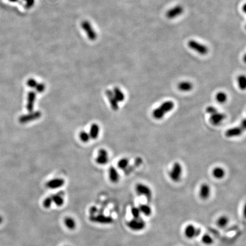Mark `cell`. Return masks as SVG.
Segmentation results:
<instances>
[{
  "label": "cell",
  "mask_w": 246,
  "mask_h": 246,
  "mask_svg": "<svg viewBox=\"0 0 246 246\" xmlns=\"http://www.w3.org/2000/svg\"><path fill=\"white\" fill-rule=\"evenodd\" d=\"M174 107V103L173 102L168 100L163 102L158 107L153 110L152 112L153 117L156 120H161L165 115L171 112Z\"/></svg>",
  "instance_id": "obj_1"
},
{
  "label": "cell",
  "mask_w": 246,
  "mask_h": 246,
  "mask_svg": "<svg viewBox=\"0 0 246 246\" xmlns=\"http://www.w3.org/2000/svg\"><path fill=\"white\" fill-rule=\"evenodd\" d=\"M81 27L89 41H95L97 40V33L90 21L87 20H82Z\"/></svg>",
  "instance_id": "obj_2"
},
{
  "label": "cell",
  "mask_w": 246,
  "mask_h": 246,
  "mask_svg": "<svg viewBox=\"0 0 246 246\" xmlns=\"http://www.w3.org/2000/svg\"><path fill=\"white\" fill-rule=\"evenodd\" d=\"M135 191L138 195L145 197L148 201H151L152 198V190L146 184L142 183L137 184L135 186Z\"/></svg>",
  "instance_id": "obj_3"
},
{
  "label": "cell",
  "mask_w": 246,
  "mask_h": 246,
  "mask_svg": "<svg viewBox=\"0 0 246 246\" xmlns=\"http://www.w3.org/2000/svg\"><path fill=\"white\" fill-rule=\"evenodd\" d=\"M127 225L130 230L135 232L142 231L146 226L145 221L141 217L139 218H133L128 221Z\"/></svg>",
  "instance_id": "obj_4"
},
{
  "label": "cell",
  "mask_w": 246,
  "mask_h": 246,
  "mask_svg": "<svg viewBox=\"0 0 246 246\" xmlns=\"http://www.w3.org/2000/svg\"><path fill=\"white\" fill-rule=\"evenodd\" d=\"M182 167L180 163H174L169 172V177L171 180L174 182H178L182 177Z\"/></svg>",
  "instance_id": "obj_5"
},
{
  "label": "cell",
  "mask_w": 246,
  "mask_h": 246,
  "mask_svg": "<svg viewBox=\"0 0 246 246\" xmlns=\"http://www.w3.org/2000/svg\"><path fill=\"white\" fill-rule=\"evenodd\" d=\"M201 229L193 224H189L186 226L184 231V236L187 239L190 240L197 238L201 234Z\"/></svg>",
  "instance_id": "obj_6"
},
{
  "label": "cell",
  "mask_w": 246,
  "mask_h": 246,
  "mask_svg": "<svg viewBox=\"0 0 246 246\" xmlns=\"http://www.w3.org/2000/svg\"><path fill=\"white\" fill-rule=\"evenodd\" d=\"M187 45L191 50L202 55H206L209 52V48L206 45L195 40H190L188 42Z\"/></svg>",
  "instance_id": "obj_7"
},
{
  "label": "cell",
  "mask_w": 246,
  "mask_h": 246,
  "mask_svg": "<svg viewBox=\"0 0 246 246\" xmlns=\"http://www.w3.org/2000/svg\"><path fill=\"white\" fill-rule=\"evenodd\" d=\"M90 219L93 222L97 223L99 224H102V225H109L113 223V219L108 216L104 215L102 214H99V215H91Z\"/></svg>",
  "instance_id": "obj_8"
},
{
  "label": "cell",
  "mask_w": 246,
  "mask_h": 246,
  "mask_svg": "<svg viewBox=\"0 0 246 246\" xmlns=\"http://www.w3.org/2000/svg\"><path fill=\"white\" fill-rule=\"evenodd\" d=\"M184 9L181 5H176L168 10L166 13V17L169 20L175 19L184 13Z\"/></svg>",
  "instance_id": "obj_9"
},
{
  "label": "cell",
  "mask_w": 246,
  "mask_h": 246,
  "mask_svg": "<svg viewBox=\"0 0 246 246\" xmlns=\"http://www.w3.org/2000/svg\"><path fill=\"white\" fill-rule=\"evenodd\" d=\"M212 189L210 186L206 183L202 184L199 189V197L202 200H207L210 197Z\"/></svg>",
  "instance_id": "obj_10"
},
{
  "label": "cell",
  "mask_w": 246,
  "mask_h": 246,
  "mask_svg": "<svg viewBox=\"0 0 246 246\" xmlns=\"http://www.w3.org/2000/svg\"><path fill=\"white\" fill-rule=\"evenodd\" d=\"M65 184V181L62 178H55L47 182L46 186L50 189H58L62 187Z\"/></svg>",
  "instance_id": "obj_11"
},
{
  "label": "cell",
  "mask_w": 246,
  "mask_h": 246,
  "mask_svg": "<svg viewBox=\"0 0 246 246\" xmlns=\"http://www.w3.org/2000/svg\"><path fill=\"white\" fill-rule=\"evenodd\" d=\"M108 161L109 155L108 152L104 149H101L99 150L97 156L96 158V162L97 164L104 165L108 163Z\"/></svg>",
  "instance_id": "obj_12"
},
{
  "label": "cell",
  "mask_w": 246,
  "mask_h": 246,
  "mask_svg": "<svg viewBox=\"0 0 246 246\" xmlns=\"http://www.w3.org/2000/svg\"><path fill=\"white\" fill-rule=\"evenodd\" d=\"M226 117V116L225 113L218 112V111L217 112L215 113L210 115L209 120L212 124L215 126H217L220 124V123L225 119Z\"/></svg>",
  "instance_id": "obj_13"
},
{
  "label": "cell",
  "mask_w": 246,
  "mask_h": 246,
  "mask_svg": "<svg viewBox=\"0 0 246 246\" xmlns=\"http://www.w3.org/2000/svg\"><path fill=\"white\" fill-rule=\"evenodd\" d=\"M36 92L30 91L28 93L27 97V104H26V109L29 112H33L34 110V103L36 100Z\"/></svg>",
  "instance_id": "obj_14"
},
{
  "label": "cell",
  "mask_w": 246,
  "mask_h": 246,
  "mask_svg": "<svg viewBox=\"0 0 246 246\" xmlns=\"http://www.w3.org/2000/svg\"><path fill=\"white\" fill-rule=\"evenodd\" d=\"M30 113L22 115L20 116L19 119V122L22 124H25L26 123H28L31 121H33L34 120L37 119L38 118H40L41 116V113L38 112H29Z\"/></svg>",
  "instance_id": "obj_15"
},
{
  "label": "cell",
  "mask_w": 246,
  "mask_h": 246,
  "mask_svg": "<svg viewBox=\"0 0 246 246\" xmlns=\"http://www.w3.org/2000/svg\"><path fill=\"white\" fill-rule=\"evenodd\" d=\"M244 130L240 126L237 127H234L227 130L225 132V136L227 137L231 138L234 137L239 136L242 134Z\"/></svg>",
  "instance_id": "obj_16"
},
{
  "label": "cell",
  "mask_w": 246,
  "mask_h": 246,
  "mask_svg": "<svg viewBox=\"0 0 246 246\" xmlns=\"http://www.w3.org/2000/svg\"><path fill=\"white\" fill-rule=\"evenodd\" d=\"M109 180L112 183H117L120 179V174L117 170L113 166H111L108 169Z\"/></svg>",
  "instance_id": "obj_17"
},
{
  "label": "cell",
  "mask_w": 246,
  "mask_h": 246,
  "mask_svg": "<svg viewBox=\"0 0 246 246\" xmlns=\"http://www.w3.org/2000/svg\"><path fill=\"white\" fill-rule=\"evenodd\" d=\"M106 95L108 97V99L110 102L111 106L112 108L114 111H117L119 109V102L116 100L115 97L113 94V92L111 90H107L106 91Z\"/></svg>",
  "instance_id": "obj_18"
},
{
  "label": "cell",
  "mask_w": 246,
  "mask_h": 246,
  "mask_svg": "<svg viewBox=\"0 0 246 246\" xmlns=\"http://www.w3.org/2000/svg\"><path fill=\"white\" fill-rule=\"evenodd\" d=\"M230 222V219L226 215H221L217 219L216 224L219 228H225Z\"/></svg>",
  "instance_id": "obj_19"
},
{
  "label": "cell",
  "mask_w": 246,
  "mask_h": 246,
  "mask_svg": "<svg viewBox=\"0 0 246 246\" xmlns=\"http://www.w3.org/2000/svg\"><path fill=\"white\" fill-rule=\"evenodd\" d=\"M212 175L217 179H222L225 177L226 171L225 169L221 167H215L212 171Z\"/></svg>",
  "instance_id": "obj_20"
},
{
  "label": "cell",
  "mask_w": 246,
  "mask_h": 246,
  "mask_svg": "<svg viewBox=\"0 0 246 246\" xmlns=\"http://www.w3.org/2000/svg\"><path fill=\"white\" fill-rule=\"evenodd\" d=\"M138 209L140 211L141 215H143L145 217H150L152 214V209L150 205L146 204H143L139 205Z\"/></svg>",
  "instance_id": "obj_21"
},
{
  "label": "cell",
  "mask_w": 246,
  "mask_h": 246,
  "mask_svg": "<svg viewBox=\"0 0 246 246\" xmlns=\"http://www.w3.org/2000/svg\"><path fill=\"white\" fill-rule=\"evenodd\" d=\"M89 136L92 139H96L100 134V127L97 124H93L91 125L89 132Z\"/></svg>",
  "instance_id": "obj_22"
},
{
  "label": "cell",
  "mask_w": 246,
  "mask_h": 246,
  "mask_svg": "<svg viewBox=\"0 0 246 246\" xmlns=\"http://www.w3.org/2000/svg\"><path fill=\"white\" fill-rule=\"evenodd\" d=\"M112 91L113 92L114 97H115L116 100L118 102H122L125 99L124 93L120 88L115 87L114 89H113Z\"/></svg>",
  "instance_id": "obj_23"
},
{
  "label": "cell",
  "mask_w": 246,
  "mask_h": 246,
  "mask_svg": "<svg viewBox=\"0 0 246 246\" xmlns=\"http://www.w3.org/2000/svg\"><path fill=\"white\" fill-rule=\"evenodd\" d=\"M193 88V85L191 82L183 81L180 82L178 85V89L183 92H189Z\"/></svg>",
  "instance_id": "obj_24"
},
{
  "label": "cell",
  "mask_w": 246,
  "mask_h": 246,
  "mask_svg": "<svg viewBox=\"0 0 246 246\" xmlns=\"http://www.w3.org/2000/svg\"><path fill=\"white\" fill-rule=\"evenodd\" d=\"M64 224L70 230H75L76 227V223L75 219L70 217H67L64 219Z\"/></svg>",
  "instance_id": "obj_25"
},
{
  "label": "cell",
  "mask_w": 246,
  "mask_h": 246,
  "mask_svg": "<svg viewBox=\"0 0 246 246\" xmlns=\"http://www.w3.org/2000/svg\"><path fill=\"white\" fill-rule=\"evenodd\" d=\"M53 204L58 207H61L64 203V198L60 194H56L51 196Z\"/></svg>",
  "instance_id": "obj_26"
},
{
  "label": "cell",
  "mask_w": 246,
  "mask_h": 246,
  "mask_svg": "<svg viewBox=\"0 0 246 246\" xmlns=\"http://www.w3.org/2000/svg\"><path fill=\"white\" fill-rule=\"evenodd\" d=\"M201 242L205 246H212L214 243V239L212 236L208 234H205L202 236Z\"/></svg>",
  "instance_id": "obj_27"
},
{
  "label": "cell",
  "mask_w": 246,
  "mask_h": 246,
  "mask_svg": "<svg viewBox=\"0 0 246 246\" xmlns=\"http://www.w3.org/2000/svg\"><path fill=\"white\" fill-rule=\"evenodd\" d=\"M130 165V161L128 158H123L120 160L117 163V166L120 169L126 170Z\"/></svg>",
  "instance_id": "obj_28"
},
{
  "label": "cell",
  "mask_w": 246,
  "mask_h": 246,
  "mask_svg": "<svg viewBox=\"0 0 246 246\" xmlns=\"http://www.w3.org/2000/svg\"><path fill=\"white\" fill-rule=\"evenodd\" d=\"M215 99L219 103H225L227 100V95L224 92H219L215 96Z\"/></svg>",
  "instance_id": "obj_29"
},
{
  "label": "cell",
  "mask_w": 246,
  "mask_h": 246,
  "mask_svg": "<svg viewBox=\"0 0 246 246\" xmlns=\"http://www.w3.org/2000/svg\"><path fill=\"white\" fill-rule=\"evenodd\" d=\"M22 2L23 7L27 10H30L34 7L36 0H22Z\"/></svg>",
  "instance_id": "obj_30"
},
{
  "label": "cell",
  "mask_w": 246,
  "mask_h": 246,
  "mask_svg": "<svg viewBox=\"0 0 246 246\" xmlns=\"http://www.w3.org/2000/svg\"><path fill=\"white\" fill-rule=\"evenodd\" d=\"M79 138L82 142L84 143H88L91 139L89 132L85 130H82L81 132V133H79Z\"/></svg>",
  "instance_id": "obj_31"
},
{
  "label": "cell",
  "mask_w": 246,
  "mask_h": 246,
  "mask_svg": "<svg viewBox=\"0 0 246 246\" xmlns=\"http://www.w3.org/2000/svg\"><path fill=\"white\" fill-rule=\"evenodd\" d=\"M238 82L240 89L245 90L246 89V78L245 75H240L238 78Z\"/></svg>",
  "instance_id": "obj_32"
},
{
  "label": "cell",
  "mask_w": 246,
  "mask_h": 246,
  "mask_svg": "<svg viewBox=\"0 0 246 246\" xmlns=\"http://www.w3.org/2000/svg\"><path fill=\"white\" fill-rule=\"evenodd\" d=\"M130 212L132 214V216L133 217V218H141V212L138 209V207L133 206L130 209Z\"/></svg>",
  "instance_id": "obj_33"
},
{
  "label": "cell",
  "mask_w": 246,
  "mask_h": 246,
  "mask_svg": "<svg viewBox=\"0 0 246 246\" xmlns=\"http://www.w3.org/2000/svg\"><path fill=\"white\" fill-rule=\"evenodd\" d=\"M53 204L51 197H48L45 198L43 201V206L46 209H49L51 207L52 204Z\"/></svg>",
  "instance_id": "obj_34"
},
{
  "label": "cell",
  "mask_w": 246,
  "mask_h": 246,
  "mask_svg": "<svg viewBox=\"0 0 246 246\" xmlns=\"http://www.w3.org/2000/svg\"><path fill=\"white\" fill-rule=\"evenodd\" d=\"M35 89L36 90V93H42L46 89V86L43 83H38Z\"/></svg>",
  "instance_id": "obj_35"
},
{
  "label": "cell",
  "mask_w": 246,
  "mask_h": 246,
  "mask_svg": "<svg viewBox=\"0 0 246 246\" xmlns=\"http://www.w3.org/2000/svg\"><path fill=\"white\" fill-rule=\"evenodd\" d=\"M27 85L28 87L31 89H35L37 86L38 82L34 78H30L27 81Z\"/></svg>",
  "instance_id": "obj_36"
},
{
  "label": "cell",
  "mask_w": 246,
  "mask_h": 246,
  "mask_svg": "<svg viewBox=\"0 0 246 246\" xmlns=\"http://www.w3.org/2000/svg\"><path fill=\"white\" fill-rule=\"evenodd\" d=\"M206 111L207 113H208L210 115H212L213 113H215L218 112V109L214 106H209L206 108Z\"/></svg>",
  "instance_id": "obj_37"
},
{
  "label": "cell",
  "mask_w": 246,
  "mask_h": 246,
  "mask_svg": "<svg viewBox=\"0 0 246 246\" xmlns=\"http://www.w3.org/2000/svg\"><path fill=\"white\" fill-rule=\"evenodd\" d=\"M240 127L243 129V130H246V119H243L242 121V122L240 123Z\"/></svg>",
  "instance_id": "obj_38"
},
{
  "label": "cell",
  "mask_w": 246,
  "mask_h": 246,
  "mask_svg": "<svg viewBox=\"0 0 246 246\" xmlns=\"http://www.w3.org/2000/svg\"><path fill=\"white\" fill-rule=\"evenodd\" d=\"M8 1L11 2H17V1H18V0H8Z\"/></svg>",
  "instance_id": "obj_39"
},
{
  "label": "cell",
  "mask_w": 246,
  "mask_h": 246,
  "mask_svg": "<svg viewBox=\"0 0 246 246\" xmlns=\"http://www.w3.org/2000/svg\"><path fill=\"white\" fill-rule=\"evenodd\" d=\"M2 221H3V218H2V217L1 216H0V224H1V223L2 222Z\"/></svg>",
  "instance_id": "obj_40"
}]
</instances>
